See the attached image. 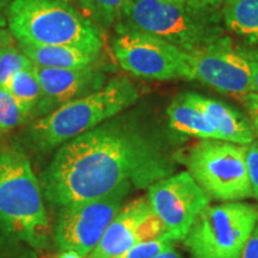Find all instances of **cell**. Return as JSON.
<instances>
[{"label":"cell","instance_id":"obj_12","mask_svg":"<svg viewBox=\"0 0 258 258\" xmlns=\"http://www.w3.org/2000/svg\"><path fill=\"white\" fill-rule=\"evenodd\" d=\"M165 232V226L154 214L147 198L135 199L122 207L89 258H114Z\"/></svg>","mask_w":258,"mask_h":258},{"label":"cell","instance_id":"obj_19","mask_svg":"<svg viewBox=\"0 0 258 258\" xmlns=\"http://www.w3.org/2000/svg\"><path fill=\"white\" fill-rule=\"evenodd\" d=\"M83 15L97 27L109 28L121 22L125 0H78Z\"/></svg>","mask_w":258,"mask_h":258},{"label":"cell","instance_id":"obj_29","mask_svg":"<svg viewBox=\"0 0 258 258\" xmlns=\"http://www.w3.org/2000/svg\"><path fill=\"white\" fill-rule=\"evenodd\" d=\"M11 4L10 0H0V28L8 24V10Z\"/></svg>","mask_w":258,"mask_h":258},{"label":"cell","instance_id":"obj_2","mask_svg":"<svg viewBox=\"0 0 258 258\" xmlns=\"http://www.w3.org/2000/svg\"><path fill=\"white\" fill-rule=\"evenodd\" d=\"M40 179L18 150L0 152V232L31 249L49 246L48 220Z\"/></svg>","mask_w":258,"mask_h":258},{"label":"cell","instance_id":"obj_28","mask_svg":"<svg viewBox=\"0 0 258 258\" xmlns=\"http://www.w3.org/2000/svg\"><path fill=\"white\" fill-rule=\"evenodd\" d=\"M225 2L226 0H185L186 4L203 10H218Z\"/></svg>","mask_w":258,"mask_h":258},{"label":"cell","instance_id":"obj_24","mask_svg":"<svg viewBox=\"0 0 258 258\" xmlns=\"http://www.w3.org/2000/svg\"><path fill=\"white\" fill-rule=\"evenodd\" d=\"M245 148V163H246L247 176H249L252 198L258 201V141L254 140Z\"/></svg>","mask_w":258,"mask_h":258},{"label":"cell","instance_id":"obj_15","mask_svg":"<svg viewBox=\"0 0 258 258\" xmlns=\"http://www.w3.org/2000/svg\"><path fill=\"white\" fill-rule=\"evenodd\" d=\"M167 118L171 132L177 134L190 135L200 139L221 140L220 134L213 127L198 106L185 98L183 93L177 97L167 108Z\"/></svg>","mask_w":258,"mask_h":258},{"label":"cell","instance_id":"obj_5","mask_svg":"<svg viewBox=\"0 0 258 258\" xmlns=\"http://www.w3.org/2000/svg\"><path fill=\"white\" fill-rule=\"evenodd\" d=\"M221 19L218 10L196 9L185 2L125 0L117 28L147 32L191 51L226 37Z\"/></svg>","mask_w":258,"mask_h":258},{"label":"cell","instance_id":"obj_32","mask_svg":"<svg viewBox=\"0 0 258 258\" xmlns=\"http://www.w3.org/2000/svg\"><path fill=\"white\" fill-rule=\"evenodd\" d=\"M57 258H84L83 256H80L77 252H74V251H62Z\"/></svg>","mask_w":258,"mask_h":258},{"label":"cell","instance_id":"obj_6","mask_svg":"<svg viewBox=\"0 0 258 258\" xmlns=\"http://www.w3.org/2000/svg\"><path fill=\"white\" fill-rule=\"evenodd\" d=\"M258 221V208L245 202L207 206L183 239L192 258H241Z\"/></svg>","mask_w":258,"mask_h":258},{"label":"cell","instance_id":"obj_17","mask_svg":"<svg viewBox=\"0 0 258 258\" xmlns=\"http://www.w3.org/2000/svg\"><path fill=\"white\" fill-rule=\"evenodd\" d=\"M221 15L228 30L258 44V0H226Z\"/></svg>","mask_w":258,"mask_h":258},{"label":"cell","instance_id":"obj_8","mask_svg":"<svg viewBox=\"0 0 258 258\" xmlns=\"http://www.w3.org/2000/svg\"><path fill=\"white\" fill-rule=\"evenodd\" d=\"M132 188L133 185L127 183L101 198L60 207L54 230V240L59 249L89 257L123 207Z\"/></svg>","mask_w":258,"mask_h":258},{"label":"cell","instance_id":"obj_3","mask_svg":"<svg viewBox=\"0 0 258 258\" xmlns=\"http://www.w3.org/2000/svg\"><path fill=\"white\" fill-rule=\"evenodd\" d=\"M8 23L19 43L72 47L95 55L103 48L101 29L62 0H14Z\"/></svg>","mask_w":258,"mask_h":258},{"label":"cell","instance_id":"obj_25","mask_svg":"<svg viewBox=\"0 0 258 258\" xmlns=\"http://www.w3.org/2000/svg\"><path fill=\"white\" fill-rule=\"evenodd\" d=\"M238 49L250 63L252 91L258 92V49H247V48H238Z\"/></svg>","mask_w":258,"mask_h":258},{"label":"cell","instance_id":"obj_4","mask_svg":"<svg viewBox=\"0 0 258 258\" xmlns=\"http://www.w3.org/2000/svg\"><path fill=\"white\" fill-rule=\"evenodd\" d=\"M138 98L131 79L115 77L98 91L66 103L35 121L27 132L29 143L41 152H48L123 112Z\"/></svg>","mask_w":258,"mask_h":258},{"label":"cell","instance_id":"obj_10","mask_svg":"<svg viewBox=\"0 0 258 258\" xmlns=\"http://www.w3.org/2000/svg\"><path fill=\"white\" fill-rule=\"evenodd\" d=\"M147 200L167 233L183 240L211 198L189 172H179L153 183Z\"/></svg>","mask_w":258,"mask_h":258},{"label":"cell","instance_id":"obj_20","mask_svg":"<svg viewBox=\"0 0 258 258\" xmlns=\"http://www.w3.org/2000/svg\"><path fill=\"white\" fill-rule=\"evenodd\" d=\"M32 66L31 60L17 48L14 41L4 44L0 48V88L9 89L15 73Z\"/></svg>","mask_w":258,"mask_h":258},{"label":"cell","instance_id":"obj_33","mask_svg":"<svg viewBox=\"0 0 258 258\" xmlns=\"http://www.w3.org/2000/svg\"><path fill=\"white\" fill-rule=\"evenodd\" d=\"M62 2H66V3H69V2H71V0H62Z\"/></svg>","mask_w":258,"mask_h":258},{"label":"cell","instance_id":"obj_1","mask_svg":"<svg viewBox=\"0 0 258 258\" xmlns=\"http://www.w3.org/2000/svg\"><path fill=\"white\" fill-rule=\"evenodd\" d=\"M172 137L135 112L118 114L59 147L40 183L54 207L104 196L122 184L148 189L172 175Z\"/></svg>","mask_w":258,"mask_h":258},{"label":"cell","instance_id":"obj_9","mask_svg":"<svg viewBox=\"0 0 258 258\" xmlns=\"http://www.w3.org/2000/svg\"><path fill=\"white\" fill-rule=\"evenodd\" d=\"M114 53L127 72L151 80L186 78L185 50L147 32L117 28Z\"/></svg>","mask_w":258,"mask_h":258},{"label":"cell","instance_id":"obj_18","mask_svg":"<svg viewBox=\"0 0 258 258\" xmlns=\"http://www.w3.org/2000/svg\"><path fill=\"white\" fill-rule=\"evenodd\" d=\"M9 90L21 106L27 121L34 117L42 97L41 84L35 66L15 73L9 85Z\"/></svg>","mask_w":258,"mask_h":258},{"label":"cell","instance_id":"obj_27","mask_svg":"<svg viewBox=\"0 0 258 258\" xmlns=\"http://www.w3.org/2000/svg\"><path fill=\"white\" fill-rule=\"evenodd\" d=\"M245 97H246L245 102L249 106L251 117H252L253 127L258 133V95H256V93H249V95Z\"/></svg>","mask_w":258,"mask_h":258},{"label":"cell","instance_id":"obj_30","mask_svg":"<svg viewBox=\"0 0 258 258\" xmlns=\"http://www.w3.org/2000/svg\"><path fill=\"white\" fill-rule=\"evenodd\" d=\"M153 258H183V257L180 256V253L178 252V251H176L175 247H173V249H169V250L164 251V252L157 254V256Z\"/></svg>","mask_w":258,"mask_h":258},{"label":"cell","instance_id":"obj_26","mask_svg":"<svg viewBox=\"0 0 258 258\" xmlns=\"http://www.w3.org/2000/svg\"><path fill=\"white\" fill-rule=\"evenodd\" d=\"M241 258H258V221L245 244Z\"/></svg>","mask_w":258,"mask_h":258},{"label":"cell","instance_id":"obj_31","mask_svg":"<svg viewBox=\"0 0 258 258\" xmlns=\"http://www.w3.org/2000/svg\"><path fill=\"white\" fill-rule=\"evenodd\" d=\"M11 41H14V36H12L11 32L4 30V29H0V48Z\"/></svg>","mask_w":258,"mask_h":258},{"label":"cell","instance_id":"obj_11","mask_svg":"<svg viewBox=\"0 0 258 258\" xmlns=\"http://www.w3.org/2000/svg\"><path fill=\"white\" fill-rule=\"evenodd\" d=\"M186 79L199 80L221 92L246 96L252 92L250 63L228 37L200 49L185 51Z\"/></svg>","mask_w":258,"mask_h":258},{"label":"cell","instance_id":"obj_23","mask_svg":"<svg viewBox=\"0 0 258 258\" xmlns=\"http://www.w3.org/2000/svg\"><path fill=\"white\" fill-rule=\"evenodd\" d=\"M37 254L27 244L0 232V258H37Z\"/></svg>","mask_w":258,"mask_h":258},{"label":"cell","instance_id":"obj_14","mask_svg":"<svg viewBox=\"0 0 258 258\" xmlns=\"http://www.w3.org/2000/svg\"><path fill=\"white\" fill-rule=\"evenodd\" d=\"M183 95L207 116L213 127L220 134L221 140L244 146L254 141V128L237 109L195 92H185Z\"/></svg>","mask_w":258,"mask_h":258},{"label":"cell","instance_id":"obj_21","mask_svg":"<svg viewBox=\"0 0 258 258\" xmlns=\"http://www.w3.org/2000/svg\"><path fill=\"white\" fill-rule=\"evenodd\" d=\"M177 241L178 240H176L172 235L165 232L153 239L141 241V243L134 245L131 249L125 250L124 252L114 258H153L164 251L173 249L177 245Z\"/></svg>","mask_w":258,"mask_h":258},{"label":"cell","instance_id":"obj_16","mask_svg":"<svg viewBox=\"0 0 258 258\" xmlns=\"http://www.w3.org/2000/svg\"><path fill=\"white\" fill-rule=\"evenodd\" d=\"M19 49L37 67L46 69H83L95 64L99 55L63 46H35L19 43Z\"/></svg>","mask_w":258,"mask_h":258},{"label":"cell","instance_id":"obj_7","mask_svg":"<svg viewBox=\"0 0 258 258\" xmlns=\"http://www.w3.org/2000/svg\"><path fill=\"white\" fill-rule=\"evenodd\" d=\"M186 165L209 198L226 202L252 198L244 146L202 139L190 150Z\"/></svg>","mask_w":258,"mask_h":258},{"label":"cell","instance_id":"obj_13","mask_svg":"<svg viewBox=\"0 0 258 258\" xmlns=\"http://www.w3.org/2000/svg\"><path fill=\"white\" fill-rule=\"evenodd\" d=\"M35 70L42 90L35 116H46L66 103L98 91L104 86L106 78L105 73L95 64L83 69L35 66Z\"/></svg>","mask_w":258,"mask_h":258},{"label":"cell","instance_id":"obj_22","mask_svg":"<svg viewBox=\"0 0 258 258\" xmlns=\"http://www.w3.org/2000/svg\"><path fill=\"white\" fill-rule=\"evenodd\" d=\"M27 118L9 89L0 88V131L9 132L25 123Z\"/></svg>","mask_w":258,"mask_h":258}]
</instances>
